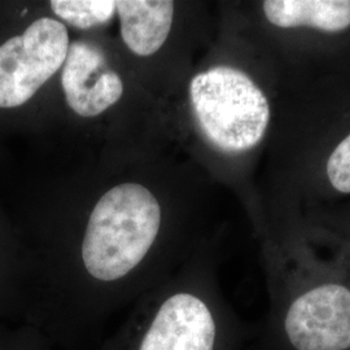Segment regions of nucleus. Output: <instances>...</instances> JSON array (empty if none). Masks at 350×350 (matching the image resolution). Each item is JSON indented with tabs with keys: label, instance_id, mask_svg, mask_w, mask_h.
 I'll return each instance as SVG.
<instances>
[{
	"label": "nucleus",
	"instance_id": "obj_4",
	"mask_svg": "<svg viewBox=\"0 0 350 350\" xmlns=\"http://www.w3.org/2000/svg\"><path fill=\"white\" fill-rule=\"evenodd\" d=\"M62 69L65 101L79 117H98L124 95L121 75L112 69L100 47L91 42L70 43Z\"/></svg>",
	"mask_w": 350,
	"mask_h": 350
},
{
	"label": "nucleus",
	"instance_id": "obj_5",
	"mask_svg": "<svg viewBox=\"0 0 350 350\" xmlns=\"http://www.w3.org/2000/svg\"><path fill=\"white\" fill-rule=\"evenodd\" d=\"M219 329L206 301L176 293L163 302L139 350H218Z\"/></svg>",
	"mask_w": 350,
	"mask_h": 350
},
{
	"label": "nucleus",
	"instance_id": "obj_2",
	"mask_svg": "<svg viewBox=\"0 0 350 350\" xmlns=\"http://www.w3.org/2000/svg\"><path fill=\"white\" fill-rule=\"evenodd\" d=\"M195 121L204 138L224 153L257 147L270 124V104L261 88L244 72L213 66L195 75L188 88Z\"/></svg>",
	"mask_w": 350,
	"mask_h": 350
},
{
	"label": "nucleus",
	"instance_id": "obj_8",
	"mask_svg": "<svg viewBox=\"0 0 350 350\" xmlns=\"http://www.w3.org/2000/svg\"><path fill=\"white\" fill-rule=\"evenodd\" d=\"M51 10L64 23L88 30L108 24L117 13L112 0H52Z\"/></svg>",
	"mask_w": 350,
	"mask_h": 350
},
{
	"label": "nucleus",
	"instance_id": "obj_9",
	"mask_svg": "<svg viewBox=\"0 0 350 350\" xmlns=\"http://www.w3.org/2000/svg\"><path fill=\"white\" fill-rule=\"evenodd\" d=\"M325 172L332 187L341 193H350V134L329 154Z\"/></svg>",
	"mask_w": 350,
	"mask_h": 350
},
{
	"label": "nucleus",
	"instance_id": "obj_10",
	"mask_svg": "<svg viewBox=\"0 0 350 350\" xmlns=\"http://www.w3.org/2000/svg\"><path fill=\"white\" fill-rule=\"evenodd\" d=\"M349 243H350V241H349Z\"/></svg>",
	"mask_w": 350,
	"mask_h": 350
},
{
	"label": "nucleus",
	"instance_id": "obj_7",
	"mask_svg": "<svg viewBox=\"0 0 350 350\" xmlns=\"http://www.w3.org/2000/svg\"><path fill=\"white\" fill-rule=\"evenodd\" d=\"M262 10L269 23L283 29L338 33L350 27V0H267Z\"/></svg>",
	"mask_w": 350,
	"mask_h": 350
},
{
	"label": "nucleus",
	"instance_id": "obj_6",
	"mask_svg": "<svg viewBox=\"0 0 350 350\" xmlns=\"http://www.w3.org/2000/svg\"><path fill=\"white\" fill-rule=\"evenodd\" d=\"M121 37L134 55L147 57L163 46L173 25L174 3L167 0L117 1Z\"/></svg>",
	"mask_w": 350,
	"mask_h": 350
},
{
	"label": "nucleus",
	"instance_id": "obj_3",
	"mask_svg": "<svg viewBox=\"0 0 350 350\" xmlns=\"http://www.w3.org/2000/svg\"><path fill=\"white\" fill-rule=\"evenodd\" d=\"M70 42L64 23L42 17L0 46V108L21 107L63 68Z\"/></svg>",
	"mask_w": 350,
	"mask_h": 350
},
{
	"label": "nucleus",
	"instance_id": "obj_1",
	"mask_svg": "<svg viewBox=\"0 0 350 350\" xmlns=\"http://www.w3.org/2000/svg\"><path fill=\"white\" fill-rule=\"evenodd\" d=\"M161 225V208L150 189L126 182L107 191L94 206L82 244L88 274L113 282L135 269Z\"/></svg>",
	"mask_w": 350,
	"mask_h": 350
}]
</instances>
